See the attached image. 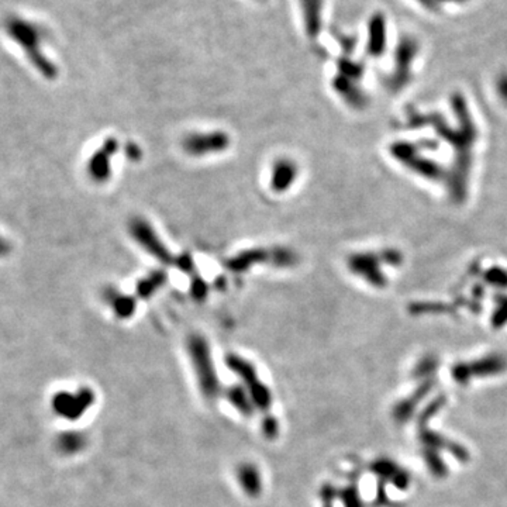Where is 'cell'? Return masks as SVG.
<instances>
[{
  "instance_id": "10",
  "label": "cell",
  "mask_w": 507,
  "mask_h": 507,
  "mask_svg": "<svg viewBox=\"0 0 507 507\" xmlns=\"http://www.w3.org/2000/svg\"><path fill=\"white\" fill-rule=\"evenodd\" d=\"M106 303L111 309V312L120 319H129L134 314L137 305L133 298L127 296L121 292H116L113 289H107L103 295Z\"/></svg>"
},
{
  "instance_id": "15",
  "label": "cell",
  "mask_w": 507,
  "mask_h": 507,
  "mask_svg": "<svg viewBox=\"0 0 507 507\" xmlns=\"http://www.w3.org/2000/svg\"><path fill=\"white\" fill-rule=\"evenodd\" d=\"M190 292H192V295H193L196 299H204L206 295H207V285L204 284V281L196 279V281L192 284Z\"/></svg>"
},
{
  "instance_id": "2",
  "label": "cell",
  "mask_w": 507,
  "mask_h": 507,
  "mask_svg": "<svg viewBox=\"0 0 507 507\" xmlns=\"http://www.w3.org/2000/svg\"><path fill=\"white\" fill-rule=\"evenodd\" d=\"M188 351L190 359L193 361L202 389L207 394V396H213L211 394L216 392L217 388V377L206 340L202 335H190L188 340Z\"/></svg>"
},
{
  "instance_id": "6",
  "label": "cell",
  "mask_w": 507,
  "mask_h": 507,
  "mask_svg": "<svg viewBox=\"0 0 507 507\" xmlns=\"http://www.w3.org/2000/svg\"><path fill=\"white\" fill-rule=\"evenodd\" d=\"M118 150V144L114 139H106L103 146L93 153L86 164L88 176L97 183L106 182L111 175V164L110 157L116 154Z\"/></svg>"
},
{
  "instance_id": "12",
  "label": "cell",
  "mask_w": 507,
  "mask_h": 507,
  "mask_svg": "<svg viewBox=\"0 0 507 507\" xmlns=\"http://www.w3.org/2000/svg\"><path fill=\"white\" fill-rule=\"evenodd\" d=\"M238 482L239 486L244 489V492L249 496H257L261 493L263 489V480H261V472L257 469L256 465L244 464L238 468Z\"/></svg>"
},
{
  "instance_id": "13",
  "label": "cell",
  "mask_w": 507,
  "mask_h": 507,
  "mask_svg": "<svg viewBox=\"0 0 507 507\" xmlns=\"http://www.w3.org/2000/svg\"><path fill=\"white\" fill-rule=\"evenodd\" d=\"M167 281V275L161 271L154 272L151 275H148L147 278H144L139 285H137V292L141 298L147 299L151 295H154L155 291H158Z\"/></svg>"
},
{
  "instance_id": "16",
  "label": "cell",
  "mask_w": 507,
  "mask_h": 507,
  "mask_svg": "<svg viewBox=\"0 0 507 507\" xmlns=\"http://www.w3.org/2000/svg\"><path fill=\"white\" fill-rule=\"evenodd\" d=\"M12 251H13L12 242L6 237H4L2 234H0V258L9 257Z\"/></svg>"
},
{
  "instance_id": "5",
  "label": "cell",
  "mask_w": 507,
  "mask_h": 507,
  "mask_svg": "<svg viewBox=\"0 0 507 507\" xmlns=\"http://www.w3.org/2000/svg\"><path fill=\"white\" fill-rule=\"evenodd\" d=\"M228 136L224 133H196L183 140V150L193 157L216 154L228 147Z\"/></svg>"
},
{
  "instance_id": "4",
  "label": "cell",
  "mask_w": 507,
  "mask_h": 507,
  "mask_svg": "<svg viewBox=\"0 0 507 507\" xmlns=\"http://www.w3.org/2000/svg\"><path fill=\"white\" fill-rule=\"evenodd\" d=\"M93 403V392L81 389L75 394L60 392L53 398L54 412L67 420H78Z\"/></svg>"
},
{
  "instance_id": "3",
  "label": "cell",
  "mask_w": 507,
  "mask_h": 507,
  "mask_svg": "<svg viewBox=\"0 0 507 507\" xmlns=\"http://www.w3.org/2000/svg\"><path fill=\"white\" fill-rule=\"evenodd\" d=\"M130 234L139 242V245L143 246V249H146L150 256L155 257L160 263L169 264L174 261L172 254L168 251L148 221L143 218H133L130 223Z\"/></svg>"
},
{
  "instance_id": "8",
  "label": "cell",
  "mask_w": 507,
  "mask_h": 507,
  "mask_svg": "<svg viewBox=\"0 0 507 507\" xmlns=\"http://www.w3.org/2000/svg\"><path fill=\"white\" fill-rule=\"evenodd\" d=\"M387 47V22L385 16L375 15L368 26V51L372 55L382 54Z\"/></svg>"
},
{
  "instance_id": "14",
  "label": "cell",
  "mask_w": 507,
  "mask_h": 507,
  "mask_svg": "<svg viewBox=\"0 0 507 507\" xmlns=\"http://www.w3.org/2000/svg\"><path fill=\"white\" fill-rule=\"evenodd\" d=\"M85 445V438L78 433H64L58 438V450L65 455H72L79 452Z\"/></svg>"
},
{
  "instance_id": "9",
  "label": "cell",
  "mask_w": 507,
  "mask_h": 507,
  "mask_svg": "<svg viewBox=\"0 0 507 507\" xmlns=\"http://www.w3.org/2000/svg\"><path fill=\"white\" fill-rule=\"evenodd\" d=\"M305 29L310 39H317L321 29L323 0H300Z\"/></svg>"
},
{
  "instance_id": "11",
  "label": "cell",
  "mask_w": 507,
  "mask_h": 507,
  "mask_svg": "<svg viewBox=\"0 0 507 507\" xmlns=\"http://www.w3.org/2000/svg\"><path fill=\"white\" fill-rule=\"evenodd\" d=\"M267 260H270L272 263V252H267L264 249H249V251H244L238 256H235L232 260H230L227 263L228 268L234 272H241L249 267H252L254 264L258 263H265Z\"/></svg>"
},
{
  "instance_id": "18",
  "label": "cell",
  "mask_w": 507,
  "mask_h": 507,
  "mask_svg": "<svg viewBox=\"0 0 507 507\" xmlns=\"http://www.w3.org/2000/svg\"><path fill=\"white\" fill-rule=\"evenodd\" d=\"M419 2L431 11H437V8H438V0H419Z\"/></svg>"
},
{
  "instance_id": "19",
  "label": "cell",
  "mask_w": 507,
  "mask_h": 507,
  "mask_svg": "<svg viewBox=\"0 0 507 507\" xmlns=\"http://www.w3.org/2000/svg\"><path fill=\"white\" fill-rule=\"evenodd\" d=\"M440 2H451V4H465V2H468V0H438V4Z\"/></svg>"
},
{
  "instance_id": "1",
  "label": "cell",
  "mask_w": 507,
  "mask_h": 507,
  "mask_svg": "<svg viewBox=\"0 0 507 507\" xmlns=\"http://www.w3.org/2000/svg\"><path fill=\"white\" fill-rule=\"evenodd\" d=\"M11 34L15 40L25 48L27 58L34 65V68L47 79H54L58 75L55 65L43 54L41 51V33L29 25H18L11 27Z\"/></svg>"
},
{
  "instance_id": "7",
  "label": "cell",
  "mask_w": 507,
  "mask_h": 507,
  "mask_svg": "<svg viewBox=\"0 0 507 507\" xmlns=\"http://www.w3.org/2000/svg\"><path fill=\"white\" fill-rule=\"evenodd\" d=\"M298 165L288 158H282L277 161L272 167L271 174V188L278 193H284L288 190L296 181L298 176Z\"/></svg>"
},
{
  "instance_id": "17",
  "label": "cell",
  "mask_w": 507,
  "mask_h": 507,
  "mask_svg": "<svg viewBox=\"0 0 507 507\" xmlns=\"http://www.w3.org/2000/svg\"><path fill=\"white\" fill-rule=\"evenodd\" d=\"M497 88H499L500 95L503 96V99H507V74H504V75H501V76L499 78Z\"/></svg>"
}]
</instances>
